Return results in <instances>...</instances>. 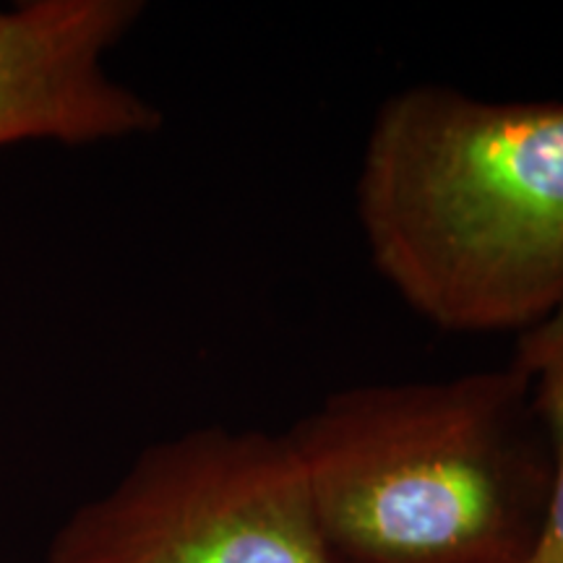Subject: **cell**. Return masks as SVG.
Here are the masks:
<instances>
[{
  "label": "cell",
  "mask_w": 563,
  "mask_h": 563,
  "mask_svg": "<svg viewBox=\"0 0 563 563\" xmlns=\"http://www.w3.org/2000/svg\"><path fill=\"white\" fill-rule=\"evenodd\" d=\"M355 203L373 266L441 332L522 334L563 306V102L397 91Z\"/></svg>",
  "instance_id": "6da1fadb"
},
{
  "label": "cell",
  "mask_w": 563,
  "mask_h": 563,
  "mask_svg": "<svg viewBox=\"0 0 563 563\" xmlns=\"http://www.w3.org/2000/svg\"><path fill=\"white\" fill-rule=\"evenodd\" d=\"M340 563H532L553 452L514 363L357 384L285 433Z\"/></svg>",
  "instance_id": "7a4b0ae2"
},
{
  "label": "cell",
  "mask_w": 563,
  "mask_h": 563,
  "mask_svg": "<svg viewBox=\"0 0 563 563\" xmlns=\"http://www.w3.org/2000/svg\"><path fill=\"white\" fill-rule=\"evenodd\" d=\"M45 563H340L285 433L203 426L152 443L55 530Z\"/></svg>",
  "instance_id": "3957f363"
},
{
  "label": "cell",
  "mask_w": 563,
  "mask_h": 563,
  "mask_svg": "<svg viewBox=\"0 0 563 563\" xmlns=\"http://www.w3.org/2000/svg\"><path fill=\"white\" fill-rule=\"evenodd\" d=\"M141 0L0 5V150L152 136L165 112L112 79L104 58L144 16Z\"/></svg>",
  "instance_id": "277c9868"
},
{
  "label": "cell",
  "mask_w": 563,
  "mask_h": 563,
  "mask_svg": "<svg viewBox=\"0 0 563 563\" xmlns=\"http://www.w3.org/2000/svg\"><path fill=\"white\" fill-rule=\"evenodd\" d=\"M511 363L530 382L532 405L553 452V490L532 563H563V306L517 334Z\"/></svg>",
  "instance_id": "5b68a950"
}]
</instances>
